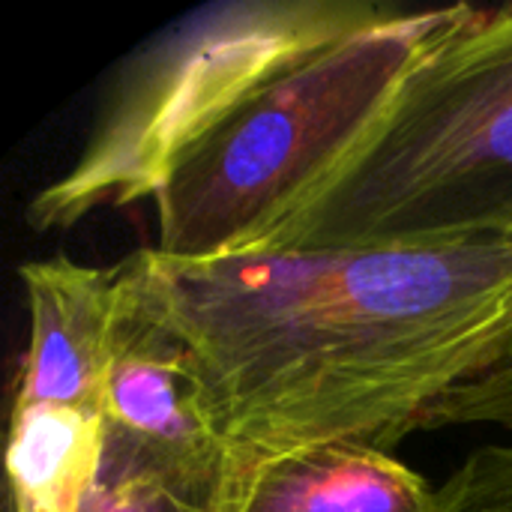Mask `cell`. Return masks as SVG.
<instances>
[{
  "mask_svg": "<svg viewBox=\"0 0 512 512\" xmlns=\"http://www.w3.org/2000/svg\"><path fill=\"white\" fill-rule=\"evenodd\" d=\"M444 9L396 12L309 51L186 147L156 189V252L255 249L375 123Z\"/></svg>",
  "mask_w": 512,
  "mask_h": 512,
  "instance_id": "3957f363",
  "label": "cell"
},
{
  "mask_svg": "<svg viewBox=\"0 0 512 512\" xmlns=\"http://www.w3.org/2000/svg\"><path fill=\"white\" fill-rule=\"evenodd\" d=\"M30 342L21 363L15 405L99 408L114 357L123 270L87 267L66 258L21 264L18 270Z\"/></svg>",
  "mask_w": 512,
  "mask_h": 512,
  "instance_id": "8992f818",
  "label": "cell"
},
{
  "mask_svg": "<svg viewBox=\"0 0 512 512\" xmlns=\"http://www.w3.org/2000/svg\"><path fill=\"white\" fill-rule=\"evenodd\" d=\"M192 351L237 462L321 444L387 450L512 357V234L429 246L129 255Z\"/></svg>",
  "mask_w": 512,
  "mask_h": 512,
  "instance_id": "6da1fadb",
  "label": "cell"
},
{
  "mask_svg": "<svg viewBox=\"0 0 512 512\" xmlns=\"http://www.w3.org/2000/svg\"><path fill=\"white\" fill-rule=\"evenodd\" d=\"M231 468H192L108 429L93 489L78 512H219Z\"/></svg>",
  "mask_w": 512,
  "mask_h": 512,
  "instance_id": "9c48e42d",
  "label": "cell"
},
{
  "mask_svg": "<svg viewBox=\"0 0 512 512\" xmlns=\"http://www.w3.org/2000/svg\"><path fill=\"white\" fill-rule=\"evenodd\" d=\"M105 414L75 405H12L9 512H78L105 453Z\"/></svg>",
  "mask_w": 512,
  "mask_h": 512,
  "instance_id": "ba28073f",
  "label": "cell"
},
{
  "mask_svg": "<svg viewBox=\"0 0 512 512\" xmlns=\"http://www.w3.org/2000/svg\"><path fill=\"white\" fill-rule=\"evenodd\" d=\"M120 270L123 306L102 393L105 426L180 465H237L210 420L192 351L147 300L132 258Z\"/></svg>",
  "mask_w": 512,
  "mask_h": 512,
  "instance_id": "5b68a950",
  "label": "cell"
},
{
  "mask_svg": "<svg viewBox=\"0 0 512 512\" xmlns=\"http://www.w3.org/2000/svg\"><path fill=\"white\" fill-rule=\"evenodd\" d=\"M495 234H512V3L444 9L375 123L255 249Z\"/></svg>",
  "mask_w": 512,
  "mask_h": 512,
  "instance_id": "7a4b0ae2",
  "label": "cell"
},
{
  "mask_svg": "<svg viewBox=\"0 0 512 512\" xmlns=\"http://www.w3.org/2000/svg\"><path fill=\"white\" fill-rule=\"evenodd\" d=\"M438 492V512H512V444L474 450Z\"/></svg>",
  "mask_w": 512,
  "mask_h": 512,
  "instance_id": "30bf717a",
  "label": "cell"
},
{
  "mask_svg": "<svg viewBox=\"0 0 512 512\" xmlns=\"http://www.w3.org/2000/svg\"><path fill=\"white\" fill-rule=\"evenodd\" d=\"M219 512H438V492L369 444H321L237 462Z\"/></svg>",
  "mask_w": 512,
  "mask_h": 512,
  "instance_id": "52a82bcc",
  "label": "cell"
},
{
  "mask_svg": "<svg viewBox=\"0 0 512 512\" xmlns=\"http://www.w3.org/2000/svg\"><path fill=\"white\" fill-rule=\"evenodd\" d=\"M387 12L351 0H249L174 27L126 72L81 156L27 207L36 231L153 198L177 156L252 90Z\"/></svg>",
  "mask_w": 512,
  "mask_h": 512,
  "instance_id": "277c9868",
  "label": "cell"
},
{
  "mask_svg": "<svg viewBox=\"0 0 512 512\" xmlns=\"http://www.w3.org/2000/svg\"><path fill=\"white\" fill-rule=\"evenodd\" d=\"M447 426H501L512 432V357L444 396L417 423V432Z\"/></svg>",
  "mask_w": 512,
  "mask_h": 512,
  "instance_id": "8fae6325",
  "label": "cell"
}]
</instances>
